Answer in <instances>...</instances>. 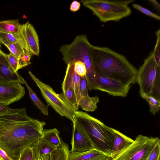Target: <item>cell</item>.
<instances>
[{"instance_id":"b9f144b4","label":"cell","mask_w":160,"mask_h":160,"mask_svg":"<svg viewBox=\"0 0 160 160\" xmlns=\"http://www.w3.org/2000/svg\"><path fill=\"white\" fill-rule=\"evenodd\" d=\"M0 160H2V158H0Z\"/></svg>"},{"instance_id":"f1b7e54d","label":"cell","mask_w":160,"mask_h":160,"mask_svg":"<svg viewBox=\"0 0 160 160\" xmlns=\"http://www.w3.org/2000/svg\"><path fill=\"white\" fill-rule=\"evenodd\" d=\"M73 69L74 72L80 77L85 76L87 73V69L82 62L77 61L73 62Z\"/></svg>"},{"instance_id":"7c38bea8","label":"cell","mask_w":160,"mask_h":160,"mask_svg":"<svg viewBox=\"0 0 160 160\" xmlns=\"http://www.w3.org/2000/svg\"><path fill=\"white\" fill-rule=\"evenodd\" d=\"M67 65L65 75L62 85V91L64 92L69 88L73 89L78 105L82 98L80 90V77L74 72L73 63Z\"/></svg>"},{"instance_id":"277c9868","label":"cell","mask_w":160,"mask_h":160,"mask_svg":"<svg viewBox=\"0 0 160 160\" xmlns=\"http://www.w3.org/2000/svg\"><path fill=\"white\" fill-rule=\"evenodd\" d=\"M91 44L86 35H77L70 44H64L59 48L62 59L67 64L80 61L84 63L87 69L85 77L88 90H97L96 73L90 59L89 48Z\"/></svg>"},{"instance_id":"d590c367","label":"cell","mask_w":160,"mask_h":160,"mask_svg":"<svg viewBox=\"0 0 160 160\" xmlns=\"http://www.w3.org/2000/svg\"><path fill=\"white\" fill-rule=\"evenodd\" d=\"M13 108H9L8 106L4 105L0 103V114L7 112Z\"/></svg>"},{"instance_id":"ac0fdd59","label":"cell","mask_w":160,"mask_h":160,"mask_svg":"<svg viewBox=\"0 0 160 160\" xmlns=\"http://www.w3.org/2000/svg\"><path fill=\"white\" fill-rule=\"evenodd\" d=\"M107 157L100 151L94 149L81 153H70L68 160H100Z\"/></svg>"},{"instance_id":"30bf717a","label":"cell","mask_w":160,"mask_h":160,"mask_svg":"<svg viewBox=\"0 0 160 160\" xmlns=\"http://www.w3.org/2000/svg\"><path fill=\"white\" fill-rule=\"evenodd\" d=\"M95 78L97 90L115 97H126L131 86L97 73H96Z\"/></svg>"},{"instance_id":"6da1fadb","label":"cell","mask_w":160,"mask_h":160,"mask_svg":"<svg viewBox=\"0 0 160 160\" xmlns=\"http://www.w3.org/2000/svg\"><path fill=\"white\" fill-rule=\"evenodd\" d=\"M46 123L28 116L25 108L0 114V148L13 160L42 138Z\"/></svg>"},{"instance_id":"4dcf8cb0","label":"cell","mask_w":160,"mask_h":160,"mask_svg":"<svg viewBox=\"0 0 160 160\" xmlns=\"http://www.w3.org/2000/svg\"><path fill=\"white\" fill-rule=\"evenodd\" d=\"M9 67L13 72L17 73L19 69L18 59L12 54H8Z\"/></svg>"},{"instance_id":"d6a6232c","label":"cell","mask_w":160,"mask_h":160,"mask_svg":"<svg viewBox=\"0 0 160 160\" xmlns=\"http://www.w3.org/2000/svg\"><path fill=\"white\" fill-rule=\"evenodd\" d=\"M157 40L155 46L152 51L155 58L159 62H160V29H159L156 33Z\"/></svg>"},{"instance_id":"4fadbf2b","label":"cell","mask_w":160,"mask_h":160,"mask_svg":"<svg viewBox=\"0 0 160 160\" xmlns=\"http://www.w3.org/2000/svg\"><path fill=\"white\" fill-rule=\"evenodd\" d=\"M21 31L24 36L29 52L32 55L38 56L40 52L39 38L33 26L28 21L21 25Z\"/></svg>"},{"instance_id":"8fae6325","label":"cell","mask_w":160,"mask_h":160,"mask_svg":"<svg viewBox=\"0 0 160 160\" xmlns=\"http://www.w3.org/2000/svg\"><path fill=\"white\" fill-rule=\"evenodd\" d=\"M72 122V148L70 153H81L96 149L83 129L74 120Z\"/></svg>"},{"instance_id":"4316f807","label":"cell","mask_w":160,"mask_h":160,"mask_svg":"<svg viewBox=\"0 0 160 160\" xmlns=\"http://www.w3.org/2000/svg\"><path fill=\"white\" fill-rule=\"evenodd\" d=\"M18 160H38L31 146L24 149L21 152Z\"/></svg>"},{"instance_id":"7a4b0ae2","label":"cell","mask_w":160,"mask_h":160,"mask_svg":"<svg viewBox=\"0 0 160 160\" xmlns=\"http://www.w3.org/2000/svg\"><path fill=\"white\" fill-rule=\"evenodd\" d=\"M89 53L96 73L127 85L137 82L138 70L124 55L108 48L91 44Z\"/></svg>"},{"instance_id":"ffe728a7","label":"cell","mask_w":160,"mask_h":160,"mask_svg":"<svg viewBox=\"0 0 160 160\" xmlns=\"http://www.w3.org/2000/svg\"><path fill=\"white\" fill-rule=\"evenodd\" d=\"M70 153L68 144L61 139L60 145L49 154V160H68Z\"/></svg>"},{"instance_id":"d6986e66","label":"cell","mask_w":160,"mask_h":160,"mask_svg":"<svg viewBox=\"0 0 160 160\" xmlns=\"http://www.w3.org/2000/svg\"><path fill=\"white\" fill-rule=\"evenodd\" d=\"M21 25L18 19L0 21V31L13 34H19Z\"/></svg>"},{"instance_id":"5bb4252c","label":"cell","mask_w":160,"mask_h":160,"mask_svg":"<svg viewBox=\"0 0 160 160\" xmlns=\"http://www.w3.org/2000/svg\"><path fill=\"white\" fill-rule=\"evenodd\" d=\"M22 78L18 72L14 73L10 70L8 54L0 49V82H17L23 84Z\"/></svg>"},{"instance_id":"d4e9b609","label":"cell","mask_w":160,"mask_h":160,"mask_svg":"<svg viewBox=\"0 0 160 160\" xmlns=\"http://www.w3.org/2000/svg\"><path fill=\"white\" fill-rule=\"evenodd\" d=\"M148 103L150 107L149 111L153 115L159 111L160 108V100L152 96H146L142 98Z\"/></svg>"},{"instance_id":"1f68e13d","label":"cell","mask_w":160,"mask_h":160,"mask_svg":"<svg viewBox=\"0 0 160 160\" xmlns=\"http://www.w3.org/2000/svg\"><path fill=\"white\" fill-rule=\"evenodd\" d=\"M132 6L134 8L147 15L152 17L158 20H160V16L153 13L149 10L136 3H133L132 4Z\"/></svg>"},{"instance_id":"3957f363","label":"cell","mask_w":160,"mask_h":160,"mask_svg":"<svg viewBox=\"0 0 160 160\" xmlns=\"http://www.w3.org/2000/svg\"><path fill=\"white\" fill-rule=\"evenodd\" d=\"M74 120L83 129L97 150L106 157L112 158L114 138L113 128L82 111H75Z\"/></svg>"},{"instance_id":"f35d334b","label":"cell","mask_w":160,"mask_h":160,"mask_svg":"<svg viewBox=\"0 0 160 160\" xmlns=\"http://www.w3.org/2000/svg\"><path fill=\"white\" fill-rule=\"evenodd\" d=\"M49 154H45L38 158V160H49Z\"/></svg>"},{"instance_id":"603a6c76","label":"cell","mask_w":160,"mask_h":160,"mask_svg":"<svg viewBox=\"0 0 160 160\" xmlns=\"http://www.w3.org/2000/svg\"><path fill=\"white\" fill-rule=\"evenodd\" d=\"M22 81L28 89L29 97L32 101L33 105L36 106L43 114L46 116H48L49 113L48 105H45L40 100L23 78Z\"/></svg>"},{"instance_id":"9c48e42d","label":"cell","mask_w":160,"mask_h":160,"mask_svg":"<svg viewBox=\"0 0 160 160\" xmlns=\"http://www.w3.org/2000/svg\"><path fill=\"white\" fill-rule=\"evenodd\" d=\"M24 87L17 82H0V103L8 105L19 101L25 95Z\"/></svg>"},{"instance_id":"83f0119b","label":"cell","mask_w":160,"mask_h":160,"mask_svg":"<svg viewBox=\"0 0 160 160\" xmlns=\"http://www.w3.org/2000/svg\"><path fill=\"white\" fill-rule=\"evenodd\" d=\"M5 46L9 51L10 53L12 54L18 59L24 50V49L17 43H10Z\"/></svg>"},{"instance_id":"60d3db41","label":"cell","mask_w":160,"mask_h":160,"mask_svg":"<svg viewBox=\"0 0 160 160\" xmlns=\"http://www.w3.org/2000/svg\"><path fill=\"white\" fill-rule=\"evenodd\" d=\"M1 44H0V49H1Z\"/></svg>"},{"instance_id":"836d02e7","label":"cell","mask_w":160,"mask_h":160,"mask_svg":"<svg viewBox=\"0 0 160 160\" xmlns=\"http://www.w3.org/2000/svg\"><path fill=\"white\" fill-rule=\"evenodd\" d=\"M80 90L82 97L89 95L88 93L87 83L85 76L80 77Z\"/></svg>"},{"instance_id":"2e32d148","label":"cell","mask_w":160,"mask_h":160,"mask_svg":"<svg viewBox=\"0 0 160 160\" xmlns=\"http://www.w3.org/2000/svg\"><path fill=\"white\" fill-rule=\"evenodd\" d=\"M13 43H17L23 49L28 51L24 36L21 30L20 33L17 34H13L0 31V44L5 46Z\"/></svg>"},{"instance_id":"5b68a950","label":"cell","mask_w":160,"mask_h":160,"mask_svg":"<svg viewBox=\"0 0 160 160\" xmlns=\"http://www.w3.org/2000/svg\"><path fill=\"white\" fill-rule=\"evenodd\" d=\"M137 82L142 98L151 96L160 100V62L156 59L152 52L138 70Z\"/></svg>"},{"instance_id":"8992f818","label":"cell","mask_w":160,"mask_h":160,"mask_svg":"<svg viewBox=\"0 0 160 160\" xmlns=\"http://www.w3.org/2000/svg\"><path fill=\"white\" fill-rule=\"evenodd\" d=\"M134 0L111 1L87 0L83 5L91 10L102 22L118 21L128 17L131 13L128 5Z\"/></svg>"},{"instance_id":"7402d4cb","label":"cell","mask_w":160,"mask_h":160,"mask_svg":"<svg viewBox=\"0 0 160 160\" xmlns=\"http://www.w3.org/2000/svg\"><path fill=\"white\" fill-rule=\"evenodd\" d=\"M99 99L97 96L90 97L89 95L82 97L79 103V107L87 112H93L97 108Z\"/></svg>"},{"instance_id":"74e56055","label":"cell","mask_w":160,"mask_h":160,"mask_svg":"<svg viewBox=\"0 0 160 160\" xmlns=\"http://www.w3.org/2000/svg\"><path fill=\"white\" fill-rule=\"evenodd\" d=\"M149 1L157 9L160 10V5L157 1L154 0H149Z\"/></svg>"},{"instance_id":"cb8c5ba5","label":"cell","mask_w":160,"mask_h":160,"mask_svg":"<svg viewBox=\"0 0 160 160\" xmlns=\"http://www.w3.org/2000/svg\"><path fill=\"white\" fill-rule=\"evenodd\" d=\"M60 97L67 102L75 111H78L79 106L78 104L74 90L69 88L58 94Z\"/></svg>"},{"instance_id":"9a60e30c","label":"cell","mask_w":160,"mask_h":160,"mask_svg":"<svg viewBox=\"0 0 160 160\" xmlns=\"http://www.w3.org/2000/svg\"><path fill=\"white\" fill-rule=\"evenodd\" d=\"M113 130L114 138L112 149V158L129 146L134 141V140L127 136L119 131L114 128H113Z\"/></svg>"},{"instance_id":"e575fe53","label":"cell","mask_w":160,"mask_h":160,"mask_svg":"<svg viewBox=\"0 0 160 160\" xmlns=\"http://www.w3.org/2000/svg\"><path fill=\"white\" fill-rule=\"evenodd\" d=\"M80 7V3L77 1H74L71 4L70 10L73 12H76L79 9Z\"/></svg>"},{"instance_id":"e0dca14e","label":"cell","mask_w":160,"mask_h":160,"mask_svg":"<svg viewBox=\"0 0 160 160\" xmlns=\"http://www.w3.org/2000/svg\"><path fill=\"white\" fill-rule=\"evenodd\" d=\"M31 147L38 159L44 155L50 154L57 148L42 138L33 143Z\"/></svg>"},{"instance_id":"484cf974","label":"cell","mask_w":160,"mask_h":160,"mask_svg":"<svg viewBox=\"0 0 160 160\" xmlns=\"http://www.w3.org/2000/svg\"><path fill=\"white\" fill-rule=\"evenodd\" d=\"M32 55L28 51L24 49L23 52L18 58L19 69H21L31 64L30 60Z\"/></svg>"},{"instance_id":"f546056e","label":"cell","mask_w":160,"mask_h":160,"mask_svg":"<svg viewBox=\"0 0 160 160\" xmlns=\"http://www.w3.org/2000/svg\"><path fill=\"white\" fill-rule=\"evenodd\" d=\"M160 140H159L148 155L147 160H160Z\"/></svg>"},{"instance_id":"ab89813d","label":"cell","mask_w":160,"mask_h":160,"mask_svg":"<svg viewBox=\"0 0 160 160\" xmlns=\"http://www.w3.org/2000/svg\"><path fill=\"white\" fill-rule=\"evenodd\" d=\"M109 158H108V157H107L106 158H105V159H102V160H108V159H109Z\"/></svg>"},{"instance_id":"52a82bcc","label":"cell","mask_w":160,"mask_h":160,"mask_svg":"<svg viewBox=\"0 0 160 160\" xmlns=\"http://www.w3.org/2000/svg\"><path fill=\"white\" fill-rule=\"evenodd\" d=\"M159 140L158 137L139 135L129 146L108 160H147L150 152Z\"/></svg>"},{"instance_id":"ba28073f","label":"cell","mask_w":160,"mask_h":160,"mask_svg":"<svg viewBox=\"0 0 160 160\" xmlns=\"http://www.w3.org/2000/svg\"><path fill=\"white\" fill-rule=\"evenodd\" d=\"M29 75L39 89L48 106L52 107L61 116L64 117L72 122L74 120L75 111L62 99L48 85L41 81L30 71Z\"/></svg>"},{"instance_id":"44dd1931","label":"cell","mask_w":160,"mask_h":160,"mask_svg":"<svg viewBox=\"0 0 160 160\" xmlns=\"http://www.w3.org/2000/svg\"><path fill=\"white\" fill-rule=\"evenodd\" d=\"M42 138L57 148L61 143L59 131L56 128L43 130Z\"/></svg>"},{"instance_id":"8d00e7d4","label":"cell","mask_w":160,"mask_h":160,"mask_svg":"<svg viewBox=\"0 0 160 160\" xmlns=\"http://www.w3.org/2000/svg\"><path fill=\"white\" fill-rule=\"evenodd\" d=\"M0 158L2 160H13L6 152L0 148Z\"/></svg>"}]
</instances>
